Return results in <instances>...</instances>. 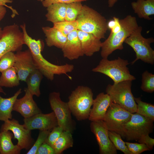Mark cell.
I'll use <instances>...</instances> for the list:
<instances>
[{
  "label": "cell",
  "instance_id": "13",
  "mask_svg": "<svg viewBox=\"0 0 154 154\" xmlns=\"http://www.w3.org/2000/svg\"><path fill=\"white\" fill-rule=\"evenodd\" d=\"M91 131L94 135L99 147L100 154H117V150L110 140L108 130L103 120L91 121Z\"/></svg>",
  "mask_w": 154,
  "mask_h": 154
},
{
  "label": "cell",
  "instance_id": "27",
  "mask_svg": "<svg viewBox=\"0 0 154 154\" xmlns=\"http://www.w3.org/2000/svg\"><path fill=\"white\" fill-rule=\"evenodd\" d=\"M73 144L72 133L69 131H63L55 143L53 148L56 154H60L65 150L72 147Z\"/></svg>",
  "mask_w": 154,
  "mask_h": 154
},
{
  "label": "cell",
  "instance_id": "46",
  "mask_svg": "<svg viewBox=\"0 0 154 154\" xmlns=\"http://www.w3.org/2000/svg\"><path fill=\"white\" fill-rule=\"evenodd\" d=\"M2 30L3 29L0 26V40L2 36Z\"/></svg>",
  "mask_w": 154,
  "mask_h": 154
},
{
  "label": "cell",
  "instance_id": "44",
  "mask_svg": "<svg viewBox=\"0 0 154 154\" xmlns=\"http://www.w3.org/2000/svg\"><path fill=\"white\" fill-rule=\"evenodd\" d=\"M117 1V0H108L109 7H112Z\"/></svg>",
  "mask_w": 154,
  "mask_h": 154
},
{
  "label": "cell",
  "instance_id": "10",
  "mask_svg": "<svg viewBox=\"0 0 154 154\" xmlns=\"http://www.w3.org/2000/svg\"><path fill=\"white\" fill-rule=\"evenodd\" d=\"M23 44V33L19 26L15 24L5 26L0 40V58L9 52L21 50Z\"/></svg>",
  "mask_w": 154,
  "mask_h": 154
},
{
  "label": "cell",
  "instance_id": "8",
  "mask_svg": "<svg viewBox=\"0 0 154 154\" xmlns=\"http://www.w3.org/2000/svg\"><path fill=\"white\" fill-rule=\"evenodd\" d=\"M153 122L137 113L132 114L130 119L123 126L122 138L127 141H137L152 132Z\"/></svg>",
  "mask_w": 154,
  "mask_h": 154
},
{
  "label": "cell",
  "instance_id": "28",
  "mask_svg": "<svg viewBox=\"0 0 154 154\" xmlns=\"http://www.w3.org/2000/svg\"><path fill=\"white\" fill-rule=\"evenodd\" d=\"M134 100L137 103L136 113L153 122L154 105L142 101L140 97H134Z\"/></svg>",
  "mask_w": 154,
  "mask_h": 154
},
{
  "label": "cell",
  "instance_id": "45",
  "mask_svg": "<svg viewBox=\"0 0 154 154\" xmlns=\"http://www.w3.org/2000/svg\"><path fill=\"white\" fill-rule=\"evenodd\" d=\"M0 92L3 93V94H6V93L4 91V90L2 88V87L0 86Z\"/></svg>",
  "mask_w": 154,
  "mask_h": 154
},
{
  "label": "cell",
  "instance_id": "36",
  "mask_svg": "<svg viewBox=\"0 0 154 154\" xmlns=\"http://www.w3.org/2000/svg\"><path fill=\"white\" fill-rule=\"evenodd\" d=\"M64 131L59 126L54 127L49 133L45 142L53 147L55 143Z\"/></svg>",
  "mask_w": 154,
  "mask_h": 154
},
{
  "label": "cell",
  "instance_id": "22",
  "mask_svg": "<svg viewBox=\"0 0 154 154\" xmlns=\"http://www.w3.org/2000/svg\"><path fill=\"white\" fill-rule=\"evenodd\" d=\"M21 89H19L12 96L5 98L2 97L0 92V120L5 121L12 119V112L14 103L21 93Z\"/></svg>",
  "mask_w": 154,
  "mask_h": 154
},
{
  "label": "cell",
  "instance_id": "12",
  "mask_svg": "<svg viewBox=\"0 0 154 154\" xmlns=\"http://www.w3.org/2000/svg\"><path fill=\"white\" fill-rule=\"evenodd\" d=\"M0 131H11L14 139L17 140V145L21 150H29L35 142L31 136V131L25 128L23 125L20 124L18 120L14 119L4 121Z\"/></svg>",
  "mask_w": 154,
  "mask_h": 154
},
{
  "label": "cell",
  "instance_id": "18",
  "mask_svg": "<svg viewBox=\"0 0 154 154\" xmlns=\"http://www.w3.org/2000/svg\"><path fill=\"white\" fill-rule=\"evenodd\" d=\"M61 49L64 57L70 60L78 59L84 55L78 36L77 30L67 36L66 42Z\"/></svg>",
  "mask_w": 154,
  "mask_h": 154
},
{
  "label": "cell",
  "instance_id": "40",
  "mask_svg": "<svg viewBox=\"0 0 154 154\" xmlns=\"http://www.w3.org/2000/svg\"><path fill=\"white\" fill-rule=\"evenodd\" d=\"M13 1L12 0H0V5L4 6L11 9L12 12L11 17L14 18L16 15H19L18 12L11 6H9L6 4L7 3H12Z\"/></svg>",
  "mask_w": 154,
  "mask_h": 154
},
{
  "label": "cell",
  "instance_id": "11",
  "mask_svg": "<svg viewBox=\"0 0 154 154\" xmlns=\"http://www.w3.org/2000/svg\"><path fill=\"white\" fill-rule=\"evenodd\" d=\"M132 114L118 104L112 102L104 121L109 131L118 133L122 137L123 126L129 120Z\"/></svg>",
  "mask_w": 154,
  "mask_h": 154
},
{
  "label": "cell",
  "instance_id": "1",
  "mask_svg": "<svg viewBox=\"0 0 154 154\" xmlns=\"http://www.w3.org/2000/svg\"><path fill=\"white\" fill-rule=\"evenodd\" d=\"M20 27L23 33L25 44L27 46L30 50L37 68L46 78L53 80L55 75L64 74L67 75L70 79L71 77L67 73L71 72L74 69V66L72 64H66L58 65L52 63L46 60L41 54L42 49V42L40 40L33 39L28 34L26 25L24 23Z\"/></svg>",
  "mask_w": 154,
  "mask_h": 154
},
{
  "label": "cell",
  "instance_id": "33",
  "mask_svg": "<svg viewBox=\"0 0 154 154\" xmlns=\"http://www.w3.org/2000/svg\"><path fill=\"white\" fill-rule=\"evenodd\" d=\"M15 54L9 51L2 56L0 58V72L14 66L15 62Z\"/></svg>",
  "mask_w": 154,
  "mask_h": 154
},
{
  "label": "cell",
  "instance_id": "41",
  "mask_svg": "<svg viewBox=\"0 0 154 154\" xmlns=\"http://www.w3.org/2000/svg\"><path fill=\"white\" fill-rule=\"evenodd\" d=\"M116 21V25L114 27L110 30V34H115L118 32L121 29V27L119 22V19L116 17H114L113 18Z\"/></svg>",
  "mask_w": 154,
  "mask_h": 154
},
{
  "label": "cell",
  "instance_id": "15",
  "mask_svg": "<svg viewBox=\"0 0 154 154\" xmlns=\"http://www.w3.org/2000/svg\"><path fill=\"white\" fill-rule=\"evenodd\" d=\"M14 67L20 81L25 82L29 74L37 69L31 53L29 49L17 52L15 53Z\"/></svg>",
  "mask_w": 154,
  "mask_h": 154
},
{
  "label": "cell",
  "instance_id": "34",
  "mask_svg": "<svg viewBox=\"0 0 154 154\" xmlns=\"http://www.w3.org/2000/svg\"><path fill=\"white\" fill-rule=\"evenodd\" d=\"M51 130H40L37 139L26 154H36L38 148L43 143L46 142L47 137Z\"/></svg>",
  "mask_w": 154,
  "mask_h": 154
},
{
  "label": "cell",
  "instance_id": "29",
  "mask_svg": "<svg viewBox=\"0 0 154 154\" xmlns=\"http://www.w3.org/2000/svg\"><path fill=\"white\" fill-rule=\"evenodd\" d=\"M81 2H75L67 4L65 20L66 21H76L82 9Z\"/></svg>",
  "mask_w": 154,
  "mask_h": 154
},
{
  "label": "cell",
  "instance_id": "4",
  "mask_svg": "<svg viewBox=\"0 0 154 154\" xmlns=\"http://www.w3.org/2000/svg\"><path fill=\"white\" fill-rule=\"evenodd\" d=\"M93 96L92 89L87 86H78L72 92L67 103L72 114L78 120L88 118L93 104Z\"/></svg>",
  "mask_w": 154,
  "mask_h": 154
},
{
  "label": "cell",
  "instance_id": "39",
  "mask_svg": "<svg viewBox=\"0 0 154 154\" xmlns=\"http://www.w3.org/2000/svg\"><path fill=\"white\" fill-rule=\"evenodd\" d=\"M137 142L139 143L145 144L148 147L150 151L152 150L154 145V139L151 138L149 134L145 135L142 137Z\"/></svg>",
  "mask_w": 154,
  "mask_h": 154
},
{
  "label": "cell",
  "instance_id": "21",
  "mask_svg": "<svg viewBox=\"0 0 154 154\" xmlns=\"http://www.w3.org/2000/svg\"><path fill=\"white\" fill-rule=\"evenodd\" d=\"M131 6L139 18L151 20L149 16L154 15V0H137Z\"/></svg>",
  "mask_w": 154,
  "mask_h": 154
},
{
  "label": "cell",
  "instance_id": "14",
  "mask_svg": "<svg viewBox=\"0 0 154 154\" xmlns=\"http://www.w3.org/2000/svg\"><path fill=\"white\" fill-rule=\"evenodd\" d=\"M24 127L31 131L35 129L40 131L52 130L58 126L57 120L53 111L47 114L39 113L24 118Z\"/></svg>",
  "mask_w": 154,
  "mask_h": 154
},
{
  "label": "cell",
  "instance_id": "7",
  "mask_svg": "<svg viewBox=\"0 0 154 154\" xmlns=\"http://www.w3.org/2000/svg\"><path fill=\"white\" fill-rule=\"evenodd\" d=\"M132 82L127 80L112 85L109 84L106 92L110 96L112 102L133 114L136 112L137 104L131 91Z\"/></svg>",
  "mask_w": 154,
  "mask_h": 154
},
{
  "label": "cell",
  "instance_id": "5",
  "mask_svg": "<svg viewBox=\"0 0 154 154\" xmlns=\"http://www.w3.org/2000/svg\"><path fill=\"white\" fill-rule=\"evenodd\" d=\"M129 64L127 60L119 57L117 59L111 60L108 58H102L98 64L92 71L106 75L113 80L114 84L125 80L132 81L136 78L130 74L127 67Z\"/></svg>",
  "mask_w": 154,
  "mask_h": 154
},
{
  "label": "cell",
  "instance_id": "30",
  "mask_svg": "<svg viewBox=\"0 0 154 154\" xmlns=\"http://www.w3.org/2000/svg\"><path fill=\"white\" fill-rule=\"evenodd\" d=\"M108 134L110 140L117 150L122 151L124 154H131L119 134L110 131H108Z\"/></svg>",
  "mask_w": 154,
  "mask_h": 154
},
{
  "label": "cell",
  "instance_id": "26",
  "mask_svg": "<svg viewBox=\"0 0 154 154\" xmlns=\"http://www.w3.org/2000/svg\"><path fill=\"white\" fill-rule=\"evenodd\" d=\"M0 77V86L12 88L20 84V80L14 66L1 72Z\"/></svg>",
  "mask_w": 154,
  "mask_h": 154
},
{
  "label": "cell",
  "instance_id": "31",
  "mask_svg": "<svg viewBox=\"0 0 154 154\" xmlns=\"http://www.w3.org/2000/svg\"><path fill=\"white\" fill-rule=\"evenodd\" d=\"M141 88L143 91L149 93L154 91V74L145 71L142 74Z\"/></svg>",
  "mask_w": 154,
  "mask_h": 154
},
{
  "label": "cell",
  "instance_id": "42",
  "mask_svg": "<svg viewBox=\"0 0 154 154\" xmlns=\"http://www.w3.org/2000/svg\"><path fill=\"white\" fill-rule=\"evenodd\" d=\"M7 13L6 7L0 5V21L4 18Z\"/></svg>",
  "mask_w": 154,
  "mask_h": 154
},
{
  "label": "cell",
  "instance_id": "24",
  "mask_svg": "<svg viewBox=\"0 0 154 154\" xmlns=\"http://www.w3.org/2000/svg\"><path fill=\"white\" fill-rule=\"evenodd\" d=\"M66 5L67 4L58 3L48 7L45 15L47 20L53 24L66 21Z\"/></svg>",
  "mask_w": 154,
  "mask_h": 154
},
{
  "label": "cell",
  "instance_id": "19",
  "mask_svg": "<svg viewBox=\"0 0 154 154\" xmlns=\"http://www.w3.org/2000/svg\"><path fill=\"white\" fill-rule=\"evenodd\" d=\"M77 34L84 55L91 56L101 48L100 40L92 34L77 30Z\"/></svg>",
  "mask_w": 154,
  "mask_h": 154
},
{
  "label": "cell",
  "instance_id": "20",
  "mask_svg": "<svg viewBox=\"0 0 154 154\" xmlns=\"http://www.w3.org/2000/svg\"><path fill=\"white\" fill-rule=\"evenodd\" d=\"M42 30L46 37L47 46H54L61 49L63 48L66 42L67 36L53 27H42Z\"/></svg>",
  "mask_w": 154,
  "mask_h": 154
},
{
  "label": "cell",
  "instance_id": "25",
  "mask_svg": "<svg viewBox=\"0 0 154 154\" xmlns=\"http://www.w3.org/2000/svg\"><path fill=\"white\" fill-rule=\"evenodd\" d=\"M43 75L41 72L37 69L30 73L25 81L27 88L33 96L39 97L40 95V86Z\"/></svg>",
  "mask_w": 154,
  "mask_h": 154
},
{
  "label": "cell",
  "instance_id": "38",
  "mask_svg": "<svg viewBox=\"0 0 154 154\" xmlns=\"http://www.w3.org/2000/svg\"><path fill=\"white\" fill-rule=\"evenodd\" d=\"M36 154H56L53 148L45 142L38 149Z\"/></svg>",
  "mask_w": 154,
  "mask_h": 154
},
{
  "label": "cell",
  "instance_id": "2",
  "mask_svg": "<svg viewBox=\"0 0 154 154\" xmlns=\"http://www.w3.org/2000/svg\"><path fill=\"white\" fill-rule=\"evenodd\" d=\"M76 21L78 30L92 34L100 40L105 38L108 29L106 20L92 8L83 5Z\"/></svg>",
  "mask_w": 154,
  "mask_h": 154
},
{
  "label": "cell",
  "instance_id": "9",
  "mask_svg": "<svg viewBox=\"0 0 154 154\" xmlns=\"http://www.w3.org/2000/svg\"><path fill=\"white\" fill-rule=\"evenodd\" d=\"M49 101L56 117L58 125L64 131L72 133L76 128V123L72 118L71 112L68 103L61 100L59 92H55L49 94Z\"/></svg>",
  "mask_w": 154,
  "mask_h": 154
},
{
  "label": "cell",
  "instance_id": "17",
  "mask_svg": "<svg viewBox=\"0 0 154 154\" xmlns=\"http://www.w3.org/2000/svg\"><path fill=\"white\" fill-rule=\"evenodd\" d=\"M110 96L104 92L99 93L94 99L88 119L91 121H104L107 111L111 102Z\"/></svg>",
  "mask_w": 154,
  "mask_h": 154
},
{
  "label": "cell",
  "instance_id": "32",
  "mask_svg": "<svg viewBox=\"0 0 154 154\" xmlns=\"http://www.w3.org/2000/svg\"><path fill=\"white\" fill-rule=\"evenodd\" d=\"M53 27L67 36L70 33L77 29V23L76 21H65L53 24Z\"/></svg>",
  "mask_w": 154,
  "mask_h": 154
},
{
  "label": "cell",
  "instance_id": "37",
  "mask_svg": "<svg viewBox=\"0 0 154 154\" xmlns=\"http://www.w3.org/2000/svg\"><path fill=\"white\" fill-rule=\"evenodd\" d=\"M41 2L42 6L47 8L49 6L54 4L63 3L67 4L75 2H83L88 0H37Z\"/></svg>",
  "mask_w": 154,
  "mask_h": 154
},
{
  "label": "cell",
  "instance_id": "16",
  "mask_svg": "<svg viewBox=\"0 0 154 154\" xmlns=\"http://www.w3.org/2000/svg\"><path fill=\"white\" fill-rule=\"evenodd\" d=\"M25 94L22 98H17L13 105V110L20 113L24 118L30 117L42 113L34 100L33 96L27 88L24 90Z\"/></svg>",
  "mask_w": 154,
  "mask_h": 154
},
{
  "label": "cell",
  "instance_id": "23",
  "mask_svg": "<svg viewBox=\"0 0 154 154\" xmlns=\"http://www.w3.org/2000/svg\"><path fill=\"white\" fill-rule=\"evenodd\" d=\"M12 133L9 131H3L0 132V153L19 154L21 149L12 141Z\"/></svg>",
  "mask_w": 154,
  "mask_h": 154
},
{
  "label": "cell",
  "instance_id": "35",
  "mask_svg": "<svg viewBox=\"0 0 154 154\" xmlns=\"http://www.w3.org/2000/svg\"><path fill=\"white\" fill-rule=\"evenodd\" d=\"M125 142L131 154H140L144 151H150L147 146L143 143Z\"/></svg>",
  "mask_w": 154,
  "mask_h": 154
},
{
  "label": "cell",
  "instance_id": "43",
  "mask_svg": "<svg viewBox=\"0 0 154 154\" xmlns=\"http://www.w3.org/2000/svg\"><path fill=\"white\" fill-rule=\"evenodd\" d=\"M113 19V20H111L107 23L108 28L110 30L112 29L116 25V21L114 18Z\"/></svg>",
  "mask_w": 154,
  "mask_h": 154
},
{
  "label": "cell",
  "instance_id": "3",
  "mask_svg": "<svg viewBox=\"0 0 154 154\" xmlns=\"http://www.w3.org/2000/svg\"><path fill=\"white\" fill-rule=\"evenodd\" d=\"M119 22L120 30L116 34L110 33L107 38L102 42L101 56L102 58H108L116 50L123 49L125 40L138 26L135 17L131 15L119 19Z\"/></svg>",
  "mask_w": 154,
  "mask_h": 154
},
{
  "label": "cell",
  "instance_id": "6",
  "mask_svg": "<svg viewBox=\"0 0 154 154\" xmlns=\"http://www.w3.org/2000/svg\"><path fill=\"white\" fill-rule=\"evenodd\" d=\"M142 28L138 26L124 41L130 46L136 54V58L131 64H133L140 59L145 63L153 65L154 63V50L150 46L154 42L153 37L146 38L141 34Z\"/></svg>",
  "mask_w": 154,
  "mask_h": 154
}]
</instances>
